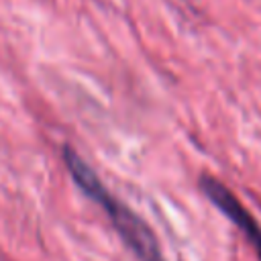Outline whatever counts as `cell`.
Returning <instances> with one entry per match:
<instances>
[{"mask_svg": "<svg viewBox=\"0 0 261 261\" xmlns=\"http://www.w3.org/2000/svg\"><path fill=\"white\" fill-rule=\"evenodd\" d=\"M198 186H200L202 194L245 234V239L253 247L257 259L261 261V224L245 208V204L232 194V190L224 181H220L218 177H214L210 173H202L198 179Z\"/></svg>", "mask_w": 261, "mask_h": 261, "instance_id": "obj_2", "label": "cell"}, {"mask_svg": "<svg viewBox=\"0 0 261 261\" xmlns=\"http://www.w3.org/2000/svg\"><path fill=\"white\" fill-rule=\"evenodd\" d=\"M61 157L63 163L71 175V179L77 184V188L94 200L102 212L108 216L110 224L122 239V243L133 251V255L139 261H165L161 245L153 232V228L124 202H120L96 175V171L88 165V161L71 147L63 145L61 147Z\"/></svg>", "mask_w": 261, "mask_h": 261, "instance_id": "obj_1", "label": "cell"}]
</instances>
